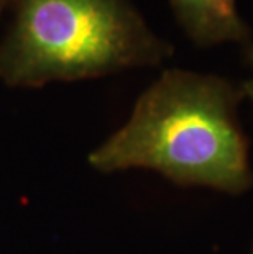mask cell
<instances>
[{
    "label": "cell",
    "mask_w": 253,
    "mask_h": 254,
    "mask_svg": "<svg viewBox=\"0 0 253 254\" xmlns=\"http://www.w3.org/2000/svg\"><path fill=\"white\" fill-rule=\"evenodd\" d=\"M240 84L168 69L138 97L128 120L89 154L99 172L152 169L177 186L232 193L253 186L240 127Z\"/></svg>",
    "instance_id": "cell-1"
},
{
    "label": "cell",
    "mask_w": 253,
    "mask_h": 254,
    "mask_svg": "<svg viewBox=\"0 0 253 254\" xmlns=\"http://www.w3.org/2000/svg\"><path fill=\"white\" fill-rule=\"evenodd\" d=\"M8 12L0 38V80L8 87L153 67L174 53L132 0H15Z\"/></svg>",
    "instance_id": "cell-2"
},
{
    "label": "cell",
    "mask_w": 253,
    "mask_h": 254,
    "mask_svg": "<svg viewBox=\"0 0 253 254\" xmlns=\"http://www.w3.org/2000/svg\"><path fill=\"white\" fill-rule=\"evenodd\" d=\"M186 36L196 46L247 43L252 31L237 10V0H169Z\"/></svg>",
    "instance_id": "cell-3"
},
{
    "label": "cell",
    "mask_w": 253,
    "mask_h": 254,
    "mask_svg": "<svg viewBox=\"0 0 253 254\" xmlns=\"http://www.w3.org/2000/svg\"><path fill=\"white\" fill-rule=\"evenodd\" d=\"M245 59H247V63H249V66L252 69V77L244 80V82L240 84V89H242V92H244L245 99H250L253 102V41L247 43Z\"/></svg>",
    "instance_id": "cell-4"
},
{
    "label": "cell",
    "mask_w": 253,
    "mask_h": 254,
    "mask_svg": "<svg viewBox=\"0 0 253 254\" xmlns=\"http://www.w3.org/2000/svg\"><path fill=\"white\" fill-rule=\"evenodd\" d=\"M13 2H15V0H0V15L8 12L10 7L13 5Z\"/></svg>",
    "instance_id": "cell-5"
},
{
    "label": "cell",
    "mask_w": 253,
    "mask_h": 254,
    "mask_svg": "<svg viewBox=\"0 0 253 254\" xmlns=\"http://www.w3.org/2000/svg\"><path fill=\"white\" fill-rule=\"evenodd\" d=\"M252 254H253V251H252Z\"/></svg>",
    "instance_id": "cell-6"
}]
</instances>
